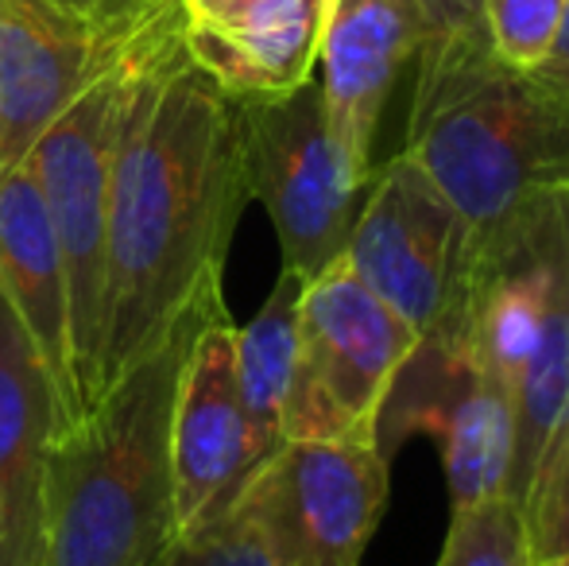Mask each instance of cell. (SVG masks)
Wrapping results in <instances>:
<instances>
[{
	"instance_id": "1",
	"label": "cell",
	"mask_w": 569,
	"mask_h": 566,
	"mask_svg": "<svg viewBox=\"0 0 569 566\" xmlns=\"http://www.w3.org/2000/svg\"><path fill=\"white\" fill-rule=\"evenodd\" d=\"M248 202L240 101L179 51L143 78L120 129L98 400L198 302L221 295L229 241Z\"/></svg>"
},
{
	"instance_id": "2",
	"label": "cell",
	"mask_w": 569,
	"mask_h": 566,
	"mask_svg": "<svg viewBox=\"0 0 569 566\" xmlns=\"http://www.w3.org/2000/svg\"><path fill=\"white\" fill-rule=\"evenodd\" d=\"M221 310L226 295L198 302L74 427L51 435L39 566H159L174 547V393L190 346Z\"/></svg>"
},
{
	"instance_id": "3",
	"label": "cell",
	"mask_w": 569,
	"mask_h": 566,
	"mask_svg": "<svg viewBox=\"0 0 569 566\" xmlns=\"http://www.w3.org/2000/svg\"><path fill=\"white\" fill-rule=\"evenodd\" d=\"M403 156L480 234L531 198L569 190V98L508 67L480 23L438 31L415 54Z\"/></svg>"
},
{
	"instance_id": "4",
	"label": "cell",
	"mask_w": 569,
	"mask_h": 566,
	"mask_svg": "<svg viewBox=\"0 0 569 566\" xmlns=\"http://www.w3.org/2000/svg\"><path fill=\"white\" fill-rule=\"evenodd\" d=\"M182 51V39L117 67L93 82L67 113H59L28 151V167L39 182L47 218L62 257L70 318V380H74L78 419L98 400L101 302H106V237H109V182L120 129L140 82Z\"/></svg>"
},
{
	"instance_id": "5",
	"label": "cell",
	"mask_w": 569,
	"mask_h": 566,
	"mask_svg": "<svg viewBox=\"0 0 569 566\" xmlns=\"http://www.w3.org/2000/svg\"><path fill=\"white\" fill-rule=\"evenodd\" d=\"M179 39V0H0V171L93 82Z\"/></svg>"
},
{
	"instance_id": "6",
	"label": "cell",
	"mask_w": 569,
	"mask_h": 566,
	"mask_svg": "<svg viewBox=\"0 0 569 566\" xmlns=\"http://www.w3.org/2000/svg\"><path fill=\"white\" fill-rule=\"evenodd\" d=\"M419 330L333 260L302 284L299 346L283 408L287 443H376L380 411Z\"/></svg>"
},
{
	"instance_id": "7",
	"label": "cell",
	"mask_w": 569,
	"mask_h": 566,
	"mask_svg": "<svg viewBox=\"0 0 569 566\" xmlns=\"http://www.w3.org/2000/svg\"><path fill=\"white\" fill-rule=\"evenodd\" d=\"M248 195L276 226L283 268L302 284L345 257L372 167H360L326 117L322 86L310 78L279 98L240 101Z\"/></svg>"
},
{
	"instance_id": "8",
	"label": "cell",
	"mask_w": 569,
	"mask_h": 566,
	"mask_svg": "<svg viewBox=\"0 0 569 566\" xmlns=\"http://www.w3.org/2000/svg\"><path fill=\"white\" fill-rule=\"evenodd\" d=\"M383 505L388 454L376 443H283L232 508L279 566H360Z\"/></svg>"
},
{
	"instance_id": "9",
	"label": "cell",
	"mask_w": 569,
	"mask_h": 566,
	"mask_svg": "<svg viewBox=\"0 0 569 566\" xmlns=\"http://www.w3.org/2000/svg\"><path fill=\"white\" fill-rule=\"evenodd\" d=\"M469 245L472 229L450 198L399 151L383 167H372L345 265L422 338L453 310Z\"/></svg>"
},
{
	"instance_id": "10",
	"label": "cell",
	"mask_w": 569,
	"mask_h": 566,
	"mask_svg": "<svg viewBox=\"0 0 569 566\" xmlns=\"http://www.w3.org/2000/svg\"><path fill=\"white\" fill-rule=\"evenodd\" d=\"M383 419L391 443L415 430L435 438L453 508L503 493L511 466V393L450 338H419L383 400Z\"/></svg>"
},
{
	"instance_id": "11",
	"label": "cell",
	"mask_w": 569,
	"mask_h": 566,
	"mask_svg": "<svg viewBox=\"0 0 569 566\" xmlns=\"http://www.w3.org/2000/svg\"><path fill=\"white\" fill-rule=\"evenodd\" d=\"M171 481L179 539L218 524L248 485L237 326L229 310L202 326L182 365L171 416Z\"/></svg>"
},
{
	"instance_id": "12",
	"label": "cell",
	"mask_w": 569,
	"mask_h": 566,
	"mask_svg": "<svg viewBox=\"0 0 569 566\" xmlns=\"http://www.w3.org/2000/svg\"><path fill=\"white\" fill-rule=\"evenodd\" d=\"M427 36V23L411 0H326L318 86L333 137L360 167H372L388 93Z\"/></svg>"
},
{
	"instance_id": "13",
	"label": "cell",
	"mask_w": 569,
	"mask_h": 566,
	"mask_svg": "<svg viewBox=\"0 0 569 566\" xmlns=\"http://www.w3.org/2000/svg\"><path fill=\"white\" fill-rule=\"evenodd\" d=\"M54 419L51 373L0 287V566H39V497Z\"/></svg>"
},
{
	"instance_id": "14",
	"label": "cell",
	"mask_w": 569,
	"mask_h": 566,
	"mask_svg": "<svg viewBox=\"0 0 569 566\" xmlns=\"http://www.w3.org/2000/svg\"><path fill=\"white\" fill-rule=\"evenodd\" d=\"M0 287L51 373L59 400L54 435H62L78 424L74 380H70L67 284H62L59 241L28 159L0 171Z\"/></svg>"
},
{
	"instance_id": "15",
	"label": "cell",
	"mask_w": 569,
	"mask_h": 566,
	"mask_svg": "<svg viewBox=\"0 0 569 566\" xmlns=\"http://www.w3.org/2000/svg\"><path fill=\"white\" fill-rule=\"evenodd\" d=\"M326 0H252L218 20H182V51L229 98H279L315 78Z\"/></svg>"
},
{
	"instance_id": "16",
	"label": "cell",
	"mask_w": 569,
	"mask_h": 566,
	"mask_svg": "<svg viewBox=\"0 0 569 566\" xmlns=\"http://www.w3.org/2000/svg\"><path fill=\"white\" fill-rule=\"evenodd\" d=\"M302 280L279 272L256 318L237 330V388L248 435V481L283 450V408L291 393L295 346H299Z\"/></svg>"
},
{
	"instance_id": "17",
	"label": "cell",
	"mask_w": 569,
	"mask_h": 566,
	"mask_svg": "<svg viewBox=\"0 0 569 566\" xmlns=\"http://www.w3.org/2000/svg\"><path fill=\"white\" fill-rule=\"evenodd\" d=\"M438 566H535L527 524L516 500L500 493L480 505L453 508Z\"/></svg>"
},
{
	"instance_id": "18",
	"label": "cell",
	"mask_w": 569,
	"mask_h": 566,
	"mask_svg": "<svg viewBox=\"0 0 569 566\" xmlns=\"http://www.w3.org/2000/svg\"><path fill=\"white\" fill-rule=\"evenodd\" d=\"M569 0H485L480 28L488 47L516 70H539L555 47Z\"/></svg>"
},
{
	"instance_id": "19",
	"label": "cell",
	"mask_w": 569,
	"mask_h": 566,
	"mask_svg": "<svg viewBox=\"0 0 569 566\" xmlns=\"http://www.w3.org/2000/svg\"><path fill=\"white\" fill-rule=\"evenodd\" d=\"M519 513H523L527 524V544H531L535 566L569 552V427L550 450V458L542 461V469L535 474Z\"/></svg>"
},
{
	"instance_id": "20",
	"label": "cell",
	"mask_w": 569,
	"mask_h": 566,
	"mask_svg": "<svg viewBox=\"0 0 569 566\" xmlns=\"http://www.w3.org/2000/svg\"><path fill=\"white\" fill-rule=\"evenodd\" d=\"M159 566H279V559L268 552L252 520L240 508H229L218 524L174 539Z\"/></svg>"
},
{
	"instance_id": "21",
	"label": "cell",
	"mask_w": 569,
	"mask_h": 566,
	"mask_svg": "<svg viewBox=\"0 0 569 566\" xmlns=\"http://www.w3.org/2000/svg\"><path fill=\"white\" fill-rule=\"evenodd\" d=\"M411 4L419 8L430 36H438V31H457L480 23V4L485 0H411Z\"/></svg>"
},
{
	"instance_id": "22",
	"label": "cell",
	"mask_w": 569,
	"mask_h": 566,
	"mask_svg": "<svg viewBox=\"0 0 569 566\" xmlns=\"http://www.w3.org/2000/svg\"><path fill=\"white\" fill-rule=\"evenodd\" d=\"M531 75L542 78L550 90H558L569 98V4L562 16V28H558V36H555V47H550V54L542 59V67L531 70Z\"/></svg>"
},
{
	"instance_id": "23",
	"label": "cell",
	"mask_w": 569,
	"mask_h": 566,
	"mask_svg": "<svg viewBox=\"0 0 569 566\" xmlns=\"http://www.w3.org/2000/svg\"><path fill=\"white\" fill-rule=\"evenodd\" d=\"M182 4V20H218V16H229L237 8L252 4V0H179Z\"/></svg>"
},
{
	"instance_id": "24",
	"label": "cell",
	"mask_w": 569,
	"mask_h": 566,
	"mask_svg": "<svg viewBox=\"0 0 569 566\" xmlns=\"http://www.w3.org/2000/svg\"><path fill=\"white\" fill-rule=\"evenodd\" d=\"M539 566H569V552L558 555V559H550V563H539Z\"/></svg>"
}]
</instances>
